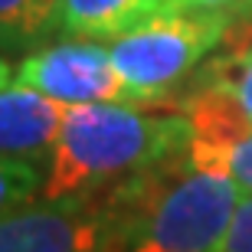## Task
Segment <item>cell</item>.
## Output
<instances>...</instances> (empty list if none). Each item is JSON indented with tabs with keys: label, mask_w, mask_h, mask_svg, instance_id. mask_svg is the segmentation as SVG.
<instances>
[{
	"label": "cell",
	"mask_w": 252,
	"mask_h": 252,
	"mask_svg": "<svg viewBox=\"0 0 252 252\" xmlns=\"http://www.w3.org/2000/svg\"><path fill=\"white\" fill-rule=\"evenodd\" d=\"M190 134L184 112H154L151 105L128 102L65 105L63 128L46 164L43 196H105L125 180L184 154Z\"/></svg>",
	"instance_id": "1"
},
{
	"label": "cell",
	"mask_w": 252,
	"mask_h": 252,
	"mask_svg": "<svg viewBox=\"0 0 252 252\" xmlns=\"http://www.w3.org/2000/svg\"><path fill=\"white\" fill-rule=\"evenodd\" d=\"M243 190L190 160H164L112 190L122 252H220Z\"/></svg>",
	"instance_id": "2"
},
{
	"label": "cell",
	"mask_w": 252,
	"mask_h": 252,
	"mask_svg": "<svg viewBox=\"0 0 252 252\" xmlns=\"http://www.w3.org/2000/svg\"><path fill=\"white\" fill-rule=\"evenodd\" d=\"M233 30L236 23L213 13L164 7L125 36L112 39L108 53L131 102L154 108L190 89L196 69H203L216 49L226 46Z\"/></svg>",
	"instance_id": "3"
},
{
	"label": "cell",
	"mask_w": 252,
	"mask_h": 252,
	"mask_svg": "<svg viewBox=\"0 0 252 252\" xmlns=\"http://www.w3.org/2000/svg\"><path fill=\"white\" fill-rule=\"evenodd\" d=\"M0 252H122L112 193L92 200L33 196L0 213Z\"/></svg>",
	"instance_id": "4"
},
{
	"label": "cell",
	"mask_w": 252,
	"mask_h": 252,
	"mask_svg": "<svg viewBox=\"0 0 252 252\" xmlns=\"http://www.w3.org/2000/svg\"><path fill=\"white\" fill-rule=\"evenodd\" d=\"M13 82L46 95L59 105H95V102H131L112 53L98 39L65 36L56 43L23 53L13 69Z\"/></svg>",
	"instance_id": "5"
},
{
	"label": "cell",
	"mask_w": 252,
	"mask_h": 252,
	"mask_svg": "<svg viewBox=\"0 0 252 252\" xmlns=\"http://www.w3.org/2000/svg\"><path fill=\"white\" fill-rule=\"evenodd\" d=\"M180 112L193 131L187 144L190 160L229 177L243 193H252V125L233 95L220 85L193 82Z\"/></svg>",
	"instance_id": "6"
},
{
	"label": "cell",
	"mask_w": 252,
	"mask_h": 252,
	"mask_svg": "<svg viewBox=\"0 0 252 252\" xmlns=\"http://www.w3.org/2000/svg\"><path fill=\"white\" fill-rule=\"evenodd\" d=\"M63 118L65 105L33 89L17 82L0 89V158L27 160L46 170Z\"/></svg>",
	"instance_id": "7"
},
{
	"label": "cell",
	"mask_w": 252,
	"mask_h": 252,
	"mask_svg": "<svg viewBox=\"0 0 252 252\" xmlns=\"http://www.w3.org/2000/svg\"><path fill=\"white\" fill-rule=\"evenodd\" d=\"M164 7L167 0H63L59 30L75 39L112 43Z\"/></svg>",
	"instance_id": "8"
},
{
	"label": "cell",
	"mask_w": 252,
	"mask_h": 252,
	"mask_svg": "<svg viewBox=\"0 0 252 252\" xmlns=\"http://www.w3.org/2000/svg\"><path fill=\"white\" fill-rule=\"evenodd\" d=\"M63 0H0V53H30L59 30Z\"/></svg>",
	"instance_id": "9"
},
{
	"label": "cell",
	"mask_w": 252,
	"mask_h": 252,
	"mask_svg": "<svg viewBox=\"0 0 252 252\" xmlns=\"http://www.w3.org/2000/svg\"><path fill=\"white\" fill-rule=\"evenodd\" d=\"M226 53L210 59L200 69L196 82L220 85L223 92L233 95V102L243 108V115L252 125V43H233V36L226 39Z\"/></svg>",
	"instance_id": "10"
},
{
	"label": "cell",
	"mask_w": 252,
	"mask_h": 252,
	"mask_svg": "<svg viewBox=\"0 0 252 252\" xmlns=\"http://www.w3.org/2000/svg\"><path fill=\"white\" fill-rule=\"evenodd\" d=\"M43 184H46V170L43 167L27 164V160L0 158V213L39 196Z\"/></svg>",
	"instance_id": "11"
},
{
	"label": "cell",
	"mask_w": 252,
	"mask_h": 252,
	"mask_svg": "<svg viewBox=\"0 0 252 252\" xmlns=\"http://www.w3.org/2000/svg\"><path fill=\"white\" fill-rule=\"evenodd\" d=\"M174 10H196V13H213L236 27L252 23V0H167Z\"/></svg>",
	"instance_id": "12"
},
{
	"label": "cell",
	"mask_w": 252,
	"mask_h": 252,
	"mask_svg": "<svg viewBox=\"0 0 252 252\" xmlns=\"http://www.w3.org/2000/svg\"><path fill=\"white\" fill-rule=\"evenodd\" d=\"M220 252H252V193L239 196V206H236Z\"/></svg>",
	"instance_id": "13"
},
{
	"label": "cell",
	"mask_w": 252,
	"mask_h": 252,
	"mask_svg": "<svg viewBox=\"0 0 252 252\" xmlns=\"http://www.w3.org/2000/svg\"><path fill=\"white\" fill-rule=\"evenodd\" d=\"M13 69H17V65H10V59L0 53V89L13 85Z\"/></svg>",
	"instance_id": "14"
}]
</instances>
